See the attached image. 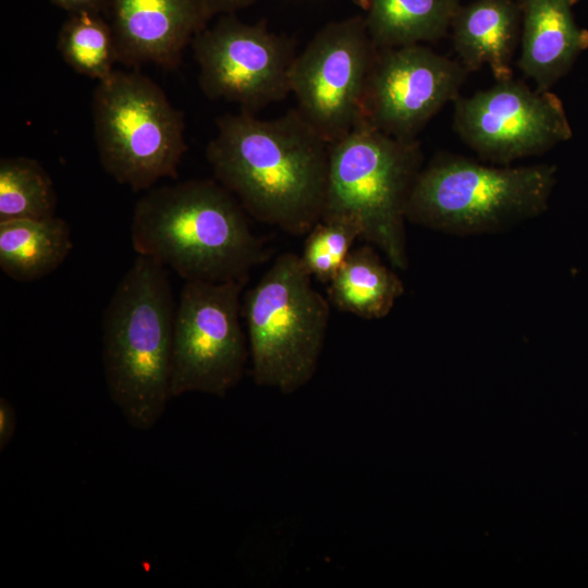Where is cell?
I'll return each mask as SVG.
<instances>
[{"label":"cell","mask_w":588,"mask_h":588,"mask_svg":"<svg viewBox=\"0 0 588 588\" xmlns=\"http://www.w3.org/2000/svg\"><path fill=\"white\" fill-rule=\"evenodd\" d=\"M91 114L100 164L118 183L140 192L177 177L187 150L184 115L148 76L114 70L98 82Z\"/></svg>","instance_id":"52a82bcc"},{"label":"cell","mask_w":588,"mask_h":588,"mask_svg":"<svg viewBox=\"0 0 588 588\" xmlns=\"http://www.w3.org/2000/svg\"><path fill=\"white\" fill-rule=\"evenodd\" d=\"M556 172L547 163L495 167L438 155L415 180L406 221L457 235L504 231L547 210Z\"/></svg>","instance_id":"5b68a950"},{"label":"cell","mask_w":588,"mask_h":588,"mask_svg":"<svg viewBox=\"0 0 588 588\" xmlns=\"http://www.w3.org/2000/svg\"><path fill=\"white\" fill-rule=\"evenodd\" d=\"M54 5L69 13L89 11L103 13L107 11L108 0H49Z\"/></svg>","instance_id":"cb8c5ba5"},{"label":"cell","mask_w":588,"mask_h":588,"mask_svg":"<svg viewBox=\"0 0 588 588\" xmlns=\"http://www.w3.org/2000/svg\"><path fill=\"white\" fill-rule=\"evenodd\" d=\"M403 293L402 280L370 245L352 249L328 283L330 305L367 320L388 316Z\"/></svg>","instance_id":"ac0fdd59"},{"label":"cell","mask_w":588,"mask_h":588,"mask_svg":"<svg viewBox=\"0 0 588 588\" xmlns=\"http://www.w3.org/2000/svg\"><path fill=\"white\" fill-rule=\"evenodd\" d=\"M57 49L75 72L98 82L119 62L112 27L99 12L70 13L60 28Z\"/></svg>","instance_id":"d6986e66"},{"label":"cell","mask_w":588,"mask_h":588,"mask_svg":"<svg viewBox=\"0 0 588 588\" xmlns=\"http://www.w3.org/2000/svg\"><path fill=\"white\" fill-rule=\"evenodd\" d=\"M246 281H185L175 309L171 395L199 392L224 397L243 378L249 358L240 322Z\"/></svg>","instance_id":"ba28073f"},{"label":"cell","mask_w":588,"mask_h":588,"mask_svg":"<svg viewBox=\"0 0 588 588\" xmlns=\"http://www.w3.org/2000/svg\"><path fill=\"white\" fill-rule=\"evenodd\" d=\"M118 61L176 68L209 21L200 0H108Z\"/></svg>","instance_id":"4fadbf2b"},{"label":"cell","mask_w":588,"mask_h":588,"mask_svg":"<svg viewBox=\"0 0 588 588\" xmlns=\"http://www.w3.org/2000/svg\"><path fill=\"white\" fill-rule=\"evenodd\" d=\"M450 30L456 59L468 73L488 66L497 82L513 77L512 62L520 37L516 0H475L460 5Z\"/></svg>","instance_id":"9a60e30c"},{"label":"cell","mask_w":588,"mask_h":588,"mask_svg":"<svg viewBox=\"0 0 588 588\" xmlns=\"http://www.w3.org/2000/svg\"><path fill=\"white\" fill-rule=\"evenodd\" d=\"M453 126L481 159L498 164L541 155L573 136L556 95L513 77L460 96L454 101Z\"/></svg>","instance_id":"8fae6325"},{"label":"cell","mask_w":588,"mask_h":588,"mask_svg":"<svg viewBox=\"0 0 588 588\" xmlns=\"http://www.w3.org/2000/svg\"><path fill=\"white\" fill-rule=\"evenodd\" d=\"M376 52L357 15L324 25L296 54L290 74L296 109L329 144L360 120Z\"/></svg>","instance_id":"9c48e42d"},{"label":"cell","mask_w":588,"mask_h":588,"mask_svg":"<svg viewBox=\"0 0 588 588\" xmlns=\"http://www.w3.org/2000/svg\"><path fill=\"white\" fill-rule=\"evenodd\" d=\"M137 255L171 268L185 281H246L268 258L248 215L218 181L195 179L150 188L133 211Z\"/></svg>","instance_id":"7a4b0ae2"},{"label":"cell","mask_w":588,"mask_h":588,"mask_svg":"<svg viewBox=\"0 0 588 588\" xmlns=\"http://www.w3.org/2000/svg\"><path fill=\"white\" fill-rule=\"evenodd\" d=\"M16 413L12 404L5 399H0V450L7 448L16 429Z\"/></svg>","instance_id":"7402d4cb"},{"label":"cell","mask_w":588,"mask_h":588,"mask_svg":"<svg viewBox=\"0 0 588 588\" xmlns=\"http://www.w3.org/2000/svg\"><path fill=\"white\" fill-rule=\"evenodd\" d=\"M72 248L70 226L57 216L0 222V269L15 281L30 282L50 274Z\"/></svg>","instance_id":"2e32d148"},{"label":"cell","mask_w":588,"mask_h":588,"mask_svg":"<svg viewBox=\"0 0 588 588\" xmlns=\"http://www.w3.org/2000/svg\"><path fill=\"white\" fill-rule=\"evenodd\" d=\"M57 194L49 173L35 159L0 160V222L56 216Z\"/></svg>","instance_id":"ffe728a7"},{"label":"cell","mask_w":588,"mask_h":588,"mask_svg":"<svg viewBox=\"0 0 588 588\" xmlns=\"http://www.w3.org/2000/svg\"><path fill=\"white\" fill-rule=\"evenodd\" d=\"M191 46L199 66V86L209 99L233 102L254 113L291 94L295 49L290 39L265 23L220 15Z\"/></svg>","instance_id":"30bf717a"},{"label":"cell","mask_w":588,"mask_h":588,"mask_svg":"<svg viewBox=\"0 0 588 588\" xmlns=\"http://www.w3.org/2000/svg\"><path fill=\"white\" fill-rule=\"evenodd\" d=\"M577 0H516L520 13L519 56L523 75L550 90L588 48V30L574 15Z\"/></svg>","instance_id":"5bb4252c"},{"label":"cell","mask_w":588,"mask_h":588,"mask_svg":"<svg viewBox=\"0 0 588 588\" xmlns=\"http://www.w3.org/2000/svg\"><path fill=\"white\" fill-rule=\"evenodd\" d=\"M421 168L416 139L393 137L360 118L329 144L322 218L354 221L360 238L379 248L393 267L407 269L405 210Z\"/></svg>","instance_id":"277c9868"},{"label":"cell","mask_w":588,"mask_h":588,"mask_svg":"<svg viewBox=\"0 0 588 588\" xmlns=\"http://www.w3.org/2000/svg\"><path fill=\"white\" fill-rule=\"evenodd\" d=\"M256 0H200L209 20L216 15L234 14L236 11L249 7Z\"/></svg>","instance_id":"603a6c76"},{"label":"cell","mask_w":588,"mask_h":588,"mask_svg":"<svg viewBox=\"0 0 588 588\" xmlns=\"http://www.w3.org/2000/svg\"><path fill=\"white\" fill-rule=\"evenodd\" d=\"M243 315L257 385L291 394L316 373L330 303L293 253L280 255L245 295Z\"/></svg>","instance_id":"8992f818"},{"label":"cell","mask_w":588,"mask_h":588,"mask_svg":"<svg viewBox=\"0 0 588 588\" xmlns=\"http://www.w3.org/2000/svg\"><path fill=\"white\" fill-rule=\"evenodd\" d=\"M376 48L424 45L444 37L458 0H358Z\"/></svg>","instance_id":"e0dca14e"},{"label":"cell","mask_w":588,"mask_h":588,"mask_svg":"<svg viewBox=\"0 0 588 588\" xmlns=\"http://www.w3.org/2000/svg\"><path fill=\"white\" fill-rule=\"evenodd\" d=\"M206 157L216 181L256 221L301 236L321 220L329 143L296 108L270 120L244 110L220 117Z\"/></svg>","instance_id":"6da1fadb"},{"label":"cell","mask_w":588,"mask_h":588,"mask_svg":"<svg viewBox=\"0 0 588 588\" xmlns=\"http://www.w3.org/2000/svg\"><path fill=\"white\" fill-rule=\"evenodd\" d=\"M176 304L168 271L137 255L102 316V365L108 393L130 426L146 431L171 395Z\"/></svg>","instance_id":"3957f363"},{"label":"cell","mask_w":588,"mask_h":588,"mask_svg":"<svg viewBox=\"0 0 588 588\" xmlns=\"http://www.w3.org/2000/svg\"><path fill=\"white\" fill-rule=\"evenodd\" d=\"M467 74L457 59L425 45L377 48L362 118L388 135L416 139L448 102L461 96Z\"/></svg>","instance_id":"7c38bea8"},{"label":"cell","mask_w":588,"mask_h":588,"mask_svg":"<svg viewBox=\"0 0 588 588\" xmlns=\"http://www.w3.org/2000/svg\"><path fill=\"white\" fill-rule=\"evenodd\" d=\"M360 237L357 224L345 218H322L307 234L299 260L307 273L329 283Z\"/></svg>","instance_id":"44dd1931"}]
</instances>
